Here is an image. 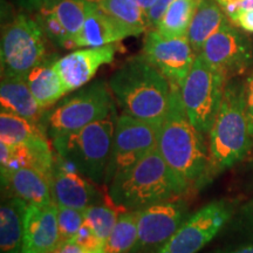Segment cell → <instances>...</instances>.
I'll return each mask as SVG.
<instances>
[{
	"label": "cell",
	"mask_w": 253,
	"mask_h": 253,
	"mask_svg": "<svg viewBox=\"0 0 253 253\" xmlns=\"http://www.w3.org/2000/svg\"><path fill=\"white\" fill-rule=\"evenodd\" d=\"M36 20L40 25L45 37L48 38L55 46L62 47V48L66 49L75 48L74 42H73L71 37H69L68 32L66 31L65 26H63L61 21L56 18V15L53 12L40 7Z\"/></svg>",
	"instance_id": "f546056e"
},
{
	"label": "cell",
	"mask_w": 253,
	"mask_h": 253,
	"mask_svg": "<svg viewBox=\"0 0 253 253\" xmlns=\"http://www.w3.org/2000/svg\"><path fill=\"white\" fill-rule=\"evenodd\" d=\"M116 113L84 128L52 138L53 149L95 184H102L112 151Z\"/></svg>",
	"instance_id": "5b68a950"
},
{
	"label": "cell",
	"mask_w": 253,
	"mask_h": 253,
	"mask_svg": "<svg viewBox=\"0 0 253 253\" xmlns=\"http://www.w3.org/2000/svg\"><path fill=\"white\" fill-rule=\"evenodd\" d=\"M119 214L115 209L108 204L99 203L84 210V221L104 244L118 221Z\"/></svg>",
	"instance_id": "f1b7e54d"
},
{
	"label": "cell",
	"mask_w": 253,
	"mask_h": 253,
	"mask_svg": "<svg viewBox=\"0 0 253 253\" xmlns=\"http://www.w3.org/2000/svg\"><path fill=\"white\" fill-rule=\"evenodd\" d=\"M220 6H223L224 9L227 12V14H233L238 8L239 4H242L244 0H216Z\"/></svg>",
	"instance_id": "74e56055"
},
{
	"label": "cell",
	"mask_w": 253,
	"mask_h": 253,
	"mask_svg": "<svg viewBox=\"0 0 253 253\" xmlns=\"http://www.w3.org/2000/svg\"><path fill=\"white\" fill-rule=\"evenodd\" d=\"M94 184V182H88L87 177L79 172L71 162L54 151L50 191L56 205L84 211L91 205L102 203V195Z\"/></svg>",
	"instance_id": "5bb4252c"
},
{
	"label": "cell",
	"mask_w": 253,
	"mask_h": 253,
	"mask_svg": "<svg viewBox=\"0 0 253 253\" xmlns=\"http://www.w3.org/2000/svg\"><path fill=\"white\" fill-rule=\"evenodd\" d=\"M229 17L235 26L248 33H253V9H239Z\"/></svg>",
	"instance_id": "d6a6232c"
},
{
	"label": "cell",
	"mask_w": 253,
	"mask_h": 253,
	"mask_svg": "<svg viewBox=\"0 0 253 253\" xmlns=\"http://www.w3.org/2000/svg\"><path fill=\"white\" fill-rule=\"evenodd\" d=\"M238 221L239 225L253 237V199L242 208Z\"/></svg>",
	"instance_id": "d590c367"
},
{
	"label": "cell",
	"mask_w": 253,
	"mask_h": 253,
	"mask_svg": "<svg viewBox=\"0 0 253 253\" xmlns=\"http://www.w3.org/2000/svg\"><path fill=\"white\" fill-rule=\"evenodd\" d=\"M201 0H173L156 28L167 38L186 37Z\"/></svg>",
	"instance_id": "4316f807"
},
{
	"label": "cell",
	"mask_w": 253,
	"mask_h": 253,
	"mask_svg": "<svg viewBox=\"0 0 253 253\" xmlns=\"http://www.w3.org/2000/svg\"><path fill=\"white\" fill-rule=\"evenodd\" d=\"M134 1L143 9L145 13H148L150 11V8L156 4L157 0H134Z\"/></svg>",
	"instance_id": "ab89813d"
},
{
	"label": "cell",
	"mask_w": 253,
	"mask_h": 253,
	"mask_svg": "<svg viewBox=\"0 0 253 253\" xmlns=\"http://www.w3.org/2000/svg\"><path fill=\"white\" fill-rule=\"evenodd\" d=\"M108 86L125 115L162 125L171 84L144 55L126 60L109 79Z\"/></svg>",
	"instance_id": "3957f363"
},
{
	"label": "cell",
	"mask_w": 253,
	"mask_h": 253,
	"mask_svg": "<svg viewBox=\"0 0 253 253\" xmlns=\"http://www.w3.org/2000/svg\"><path fill=\"white\" fill-rule=\"evenodd\" d=\"M100 253H104V251H103V250H102V251H101V252H100Z\"/></svg>",
	"instance_id": "7bdbcfd3"
},
{
	"label": "cell",
	"mask_w": 253,
	"mask_h": 253,
	"mask_svg": "<svg viewBox=\"0 0 253 253\" xmlns=\"http://www.w3.org/2000/svg\"><path fill=\"white\" fill-rule=\"evenodd\" d=\"M59 244L56 204H28L21 253H50Z\"/></svg>",
	"instance_id": "2e32d148"
},
{
	"label": "cell",
	"mask_w": 253,
	"mask_h": 253,
	"mask_svg": "<svg viewBox=\"0 0 253 253\" xmlns=\"http://www.w3.org/2000/svg\"><path fill=\"white\" fill-rule=\"evenodd\" d=\"M14 4H17L19 7L23 9H27V11H32V9H39V7L42 4V0H13Z\"/></svg>",
	"instance_id": "f35d334b"
},
{
	"label": "cell",
	"mask_w": 253,
	"mask_h": 253,
	"mask_svg": "<svg viewBox=\"0 0 253 253\" xmlns=\"http://www.w3.org/2000/svg\"><path fill=\"white\" fill-rule=\"evenodd\" d=\"M253 145L246 114L245 82L226 81L223 99L209 132L210 179L244 160Z\"/></svg>",
	"instance_id": "277c9868"
},
{
	"label": "cell",
	"mask_w": 253,
	"mask_h": 253,
	"mask_svg": "<svg viewBox=\"0 0 253 253\" xmlns=\"http://www.w3.org/2000/svg\"><path fill=\"white\" fill-rule=\"evenodd\" d=\"M182 198L161 202L140 210L137 242L130 253H156L188 219Z\"/></svg>",
	"instance_id": "8fae6325"
},
{
	"label": "cell",
	"mask_w": 253,
	"mask_h": 253,
	"mask_svg": "<svg viewBox=\"0 0 253 253\" xmlns=\"http://www.w3.org/2000/svg\"><path fill=\"white\" fill-rule=\"evenodd\" d=\"M1 78L25 79L46 60L45 34L37 20L18 14L1 33Z\"/></svg>",
	"instance_id": "52a82bcc"
},
{
	"label": "cell",
	"mask_w": 253,
	"mask_h": 253,
	"mask_svg": "<svg viewBox=\"0 0 253 253\" xmlns=\"http://www.w3.org/2000/svg\"><path fill=\"white\" fill-rule=\"evenodd\" d=\"M116 43L101 47H88L62 56L54 66L67 93L78 90L89 82L99 68L114 61Z\"/></svg>",
	"instance_id": "9a60e30c"
},
{
	"label": "cell",
	"mask_w": 253,
	"mask_h": 253,
	"mask_svg": "<svg viewBox=\"0 0 253 253\" xmlns=\"http://www.w3.org/2000/svg\"><path fill=\"white\" fill-rule=\"evenodd\" d=\"M221 253H253V245L246 246V248H242V249H237V250H233V251H229V252H221Z\"/></svg>",
	"instance_id": "60d3db41"
},
{
	"label": "cell",
	"mask_w": 253,
	"mask_h": 253,
	"mask_svg": "<svg viewBox=\"0 0 253 253\" xmlns=\"http://www.w3.org/2000/svg\"><path fill=\"white\" fill-rule=\"evenodd\" d=\"M225 21L223 12L216 2L212 0H201L186 34L196 54H201L204 43Z\"/></svg>",
	"instance_id": "603a6c76"
},
{
	"label": "cell",
	"mask_w": 253,
	"mask_h": 253,
	"mask_svg": "<svg viewBox=\"0 0 253 253\" xmlns=\"http://www.w3.org/2000/svg\"><path fill=\"white\" fill-rule=\"evenodd\" d=\"M58 207V224L60 244L72 242L82 224L84 223V211L67 207Z\"/></svg>",
	"instance_id": "4dcf8cb0"
},
{
	"label": "cell",
	"mask_w": 253,
	"mask_h": 253,
	"mask_svg": "<svg viewBox=\"0 0 253 253\" xmlns=\"http://www.w3.org/2000/svg\"><path fill=\"white\" fill-rule=\"evenodd\" d=\"M226 79L198 54L181 87L182 99L190 122L209 135L219 110Z\"/></svg>",
	"instance_id": "ba28073f"
},
{
	"label": "cell",
	"mask_w": 253,
	"mask_h": 253,
	"mask_svg": "<svg viewBox=\"0 0 253 253\" xmlns=\"http://www.w3.org/2000/svg\"><path fill=\"white\" fill-rule=\"evenodd\" d=\"M93 4L94 2L87 0H42L40 7L48 9L56 15L74 42L81 33L84 20Z\"/></svg>",
	"instance_id": "d4e9b609"
},
{
	"label": "cell",
	"mask_w": 253,
	"mask_h": 253,
	"mask_svg": "<svg viewBox=\"0 0 253 253\" xmlns=\"http://www.w3.org/2000/svg\"><path fill=\"white\" fill-rule=\"evenodd\" d=\"M161 126L123 115L116 120L112 151L107 167L104 185L108 186L113 178L142 160L151 150L156 149Z\"/></svg>",
	"instance_id": "9c48e42d"
},
{
	"label": "cell",
	"mask_w": 253,
	"mask_h": 253,
	"mask_svg": "<svg viewBox=\"0 0 253 253\" xmlns=\"http://www.w3.org/2000/svg\"><path fill=\"white\" fill-rule=\"evenodd\" d=\"M201 55L226 80L248 71L253 62V45L242 32L225 21L209 38Z\"/></svg>",
	"instance_id": "7c38bea8"
},
{
	"label": "cell",
	"mask_w": 253,
	"mask_h": 253,
	"mask_svg": "<svg viewBox=\"0 0 253 253\" xmlns=\"http://www.w3.org/2000/svg\"><path fill=\"white\" fill-rule=\"evenodd\" d=\"M54 60H45L34 67L25 78L38 103L48 110L67 94L56 72Z\"/></svg>",
	"instance_id": "7402d4cb"
},
{
	"label": "cell",
	"mask_w": 253,
	"mask_h": 253,
	"mask_svg": "<svg viewBox=\"0 0 253 253\" xmlns=\"http://www.w3.org/2000/svg\"><path fill=\"white\" fill-rule=\"evenodd\" d=\"M27 203L17 197L4 199L0 208V252L21 253Z\"/></svg>",
	"instance_id": "44dd1931"
},
{
	"label": "cell",
	"mask_w": 253,
	"mask_h": 253,
	"mask_svg": "<svg viewBox=\"0 0 253 253\" xmlns=\"http://www.w3.org/2000/svg\"><path fill=\"white\" fill-rule=\"evenodd\" d=\"M130 33L119 21L104 13L102 9L93 4L88 12L81 33L75 39L77 47H101L120 42Z\"/></svg>",
	"instance_id": "ffe728a7"
},
{
	"label": "cell",
	"mask_w": 253,
	"mask_h": 253,
	"mask_svg": "<svg viewBox=\"0 0 253 253\" xmlns=\"http://www.w3.org/2000/svg\"><path fill=\"white\" fill-rule=\"evenodd\" d=\"M143 55L171 84L182 87L197 54L188 38H167L158 31L148 32Z\"/></svg>",
	"instance_id": "4fadbf2b"
},
{
	"label": "cell",
	"mask_w": 253,
	"mask_h": 253,
	"mask_svg": "<svg viewBox=\"0 0 253 253\" xmlns=\"http://www.w3.org/2000/svg\"><path fill=\"white\" fill-rule=\"evenodd\" d=\"M172 1L173 0H157L156 4H155L153 7L150 8V11L147 13L148 20H149L151 27L157 26V24L160 23L161 19H162L168 7H169Z\"/></svg>",
	"instance_id": "836d02e7"
},
{
	"label": "cell",
	"mask_w": 253,
	"mask_h": 253,
	"mask_svg": "<svg viewBox=\"0 0 253 253\" xmlns=\"http://www.w3.org/2000/svg\"><path fill=\"white\" fill-rule=\"evenodd\" d=\"M190 190L188 183L168 166L156 148L114 177L108 185V198L121 209L142 210L161 202L182 198Z\"/></svg>",
	"instance_id": "7a4b0ae2"
},
{
	"label": "cell",
	"mask_w": 253,
	"mask_h": 253,
	"mask_svg": "<svg viewBox=\"0 0 253 253\" xmlns=\"http://www.w3.org/2000/svg\"><path fill=\"white\" fill-rule=\"evenodd\" d=\"M40 137H49L43 126L31 122L13 114L5 112L0 114L1 143L14 147V145L28 143Z\"/></svg>",
	"instance_id": "484cf974"
},
{
	"label": "cell",
	"mask_w": 253,
	"mask_h": 253,
	"mask_svg": "<svg viewBox=\"0 0 253 253\" xmlns=\"http://www.w3.org/2000/svg\"><path fill=\"white\" fill-rule=\"evenodd\" d=\"M239 9H253V0H244L242 4H239L237 11H239Z\"/></svg>",
	"instance_id": "b9f144b4"
},
{
	"label": "cell",
	"mask_w": 253,
	"mask_h": 253,
	"mask_svg": "<svg viewBox=\"0 0 253 253\" xmlns=\"http://www.w3.org/2000/svg\"><path fill=\"white\" fill-rule=\"evenodd\" d=\"M245 101L250 131L253 138V73L245 80Z\"/></svg>",
	"instance_id": "e575fe53"
},
{
	"label": "cell",
	"mask_w": 253,
	"mask_h": 253,
	"mask_svg": "<svg viewBox=\"0 0 253 253\" xmlns=\"http://www.w3.org/2000/svg\"><path fill=\"white\" fill-rule=\"evenodd\" d=\"M0 103L1 112L13 114L45 126L43 121L47 110L38 103L25 79L1 78Z\"/></svg>",
	"instance_id": "d6986e66"
},
{
	"label": "cell",
	"mask_w": 253,
	"mask_h": 253,
	"mask_svg": "<svg viewBox=\"0 0 253 253\" xmlns=\"http://www.w3.org/2000/svg\"><path fill=\"white\" fill-rule=\"evenodd\" d=\"M116 113L112 90L103 81L84 86L47 110L45 128L49 138L77 131L79 129Z\"/></svg>",
	"instance_id": "8992f818"
},
{
	"label": "cell",
	"mask_w": 253,
	"mask_h": 253,
	"mask_svg": "<svg viewBox=\"0 0 253 253\" xmlns=\"http://www.w3.org/2000/svg\"><path fill=\"white\" fill-rule=\"evenodd\" d=\"M1 186L7 197L23 199L27 204L54 203L47 177L31 168H18L1 172Z\"/></svg>",
	"instance_id": "ac0fdd59"
},
{
	"label": "cell",
	"mask_w": 253,
	"mask_h": 253,
	"mask_svg": "<svg viewBox=\"0 0 253 253\" xmlns=\"http://www.w3.org/2000/svg\"><path fill=\"white\" fill-rule=\"evenodd\" d=\"M233 212L235 203L226 199L204 205L156 253H197L216 237Z\"/></svg>",
	"instance_id": "30bf717a"
},
{
	"label": "cell",
	"mask_w": 253,
	"mask_h": 253,
	"mask_svg": "<svg viewBox=\"0 0 253 253\" xmlns=\"http://www.w3.org/2000/svg\"><path fill=\"white\" fill-rule=\"evenodd\" d=\"M53 167H54V149L49 143L48 137H40L28 143L14 145V147L5 143L0 144L1 172L18 168H31L43 173L50 182Z\"/></svg>",
	"instance_id": "e0dca14e"
},
{
	"label": "cell",
	"mask_w": 253,
	"mask_h": 253,
	"mask_svg": "<svg viewBox=\"0 0 253 253\" xmlns=\"http://www.w3.org/2000/svg\"><path fill=\"white\" fill-rule=\"evenodd\" d=\"M72 242L81 246V248L88 250V251H100V250H103L104 246L103 243L97 238V236L95 235L94 231L91 230V227L86 221L82 224L80 230L78 231Z\"/></svg>",
	"instance_id": "1f68e13d"
},
{
	"label": "cell",
	"mask_w": 253,
	"mask_h": 253,
	"mask_svg": "<svg viewBox=\"0 0 253 253\" xmlns=\"http://www.w3.org/2000/svg\"><path fill=\"white\" fill-rule=\"evenodd\" d=\"M140 210H125L104 243V253H130L137 242Z\"/></svg>",
	"instance_id": "83f0119b"
},
{
	"label": "cell",
	"mask_w": 253,
	"mask_h": 253,
	"mask_svg": "<svg viewBox=\"0 0 253 253\" xmlns=\"http://www.w3.org/2000/svg\"><path fill=\"white\" fill-rule=\"evenodd\" d=\"M157 149L164 161L191 189L211 181L210 155L205 135L190 122L181 87L171 84L169 108L161 126Z\"/></svg>",
	"instance_id": "6da1fadb"
},
{
	"label": "cell",
	"mask_w": 253,
	"mask_h": 253,
	"mask_svg": "<svg viewBox=\"0 0 253 253\" xmlns=\"http://www.w3.org/2000/svg\"><path fill=\"white\" fill-rule=\"evenodd\" d=\"M94 4L119 21L131 37L140 36L151 27L147 13L134 0H94Z\"/></svg>",
	"instance_id": "cb8c5ba5"
},
{
	"label": "cell",
	"mask_w": 253,
	"mask_h": 253,
	"mask_svg": "<svg viewBox=\"0 0 253 253\" xmlns=\"http://www.w3.org/2000/svg\"><path fill=\"white\" fill-rule=\"evenodd\" d=\"M101 251L102 250H100V251H88V250L81 248V246L75 244V243L67 242L59 244L58 248L53 250L50 253H100Z\"/></svg>",
	"instance_id": "8d00e7d4"
}]
</instances>
